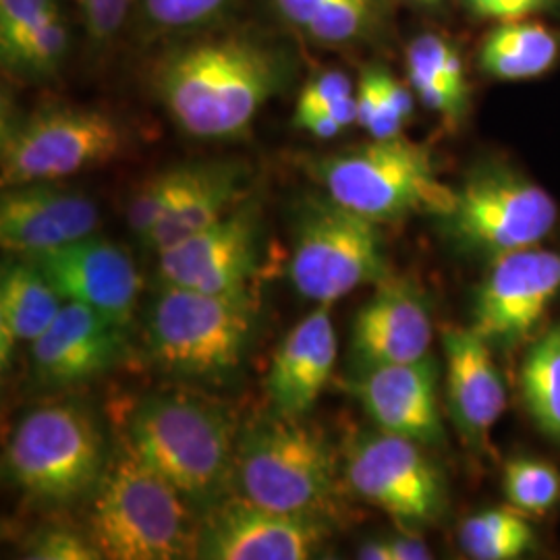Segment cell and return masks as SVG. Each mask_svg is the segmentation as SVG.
I'll list each match as a JSON object with an SVG mask.
<instances>
[{
	"instance_id": "cell-1",
	"label": "cell",
	"mask_w": 560,
	"mask_h": 560,
	"mask_svg": "<svg viewBox=\"0 0 560 560\" xmlns=\"http://www.w3.org/2000/svg\"><path fill=\"white\" fill-rule=\"evenodd\" d=\"M289 52L256 34L231 32L183 42L154 67L171 119L198 140L241 138L291 80Z\"/></svg>"
},
{
	"instance_id": "cell-2",
	"label": "cell",
	"mask_w": 560,
	"mask_h": 560,
	"mask_svg": "<svg viewBox=\"0 0 560 560\" xmlns=\"http://www.w3.org/2000/svg\"><path fill=\"white\" fill-rule=\"evenodd\" d=\"M196 506L122 442L90 509V538L110 560L196 559Z\"/></svg>"
},
{
	"instance_id": "cell-3",
	"label": "cell",
	"mask_w": 560,
	"mask_h": 560,
	"mask_svg": "<svg viewBox=\"0 0 560 560\" xmlns=\"http://www.w3.org/2000/svg\"><path fill=\"white\" fill-rule=\"evenodd\" d=\"M125 441L145 465L196 506L210 511L235 481L231 423L217 407L187 395L141 400Z\"/></svg>"
},
{
	"instance_id": "cell-4",
	"label": "cell",
	"mask_w": 560,
	"mask_h": 560,
	"mask_svg": "<svg viewBox=\"0 0 560 560\" xmlns=\"http://www.w3.org/2000/svg\"><path fill=\"white\" fill-rule=\"evenodd\" d=\"M241 497L279 513L330 521L337 513V460L318 432L279 413L243 432L235 446Z\"/></svg>"
},
{
	"instance_id": "cell-5",
	"label": "cell",
	"mask_w": 560,
	"mask_h": 560,
	"mask_svg": "<svg viewBox=\"0 0 560 560\" xmlns=\"http://www.w3.org/2000/svg\"><path fill=\"white\" fill-rule=\"evenodd\" d=\"M314 175L330 200L378 224L416 212L444 217L455 200L439 180L430 150L400 136L320 159Z\"/></svg>"
},
{
	"instance_id": "cell-6",
	"label": "cell",
	"mask_w": 560,
	"mask_h": 560,
	"mask_svg": "<svg viewBox=\"0 0 560 560\" xmlns=\"http://www.w3.org/2000/svg\"><path fill=\"white\" fill-rule=\"evenodd\" d=\"M127 131L110 113L73 104H44L2 115L0 183H59L119 159Z\"/></svg>"
},
{
	"instance_id": "cell-7",
	"label": "cell",
	"mask_w": 560,
	"mask_h": 560,
	"mask_svg": "<svg viewBox=\"0 0 560 560\" xmlns=\"http://www.w3.org/2000/svg\"><path fill=\"white\" fill-rule=\"evenodd\" d=\"M247 295H210L164 284L148 314V349L164 372L222 378L240 368L252 337Z\"/></svg>"
},
{
	"instance_id": "cell-8",
	"label": "cell",
	"mask_w": 560,
	"mask_h": 560,
	"mask_svg": "<svg viewBox=\"0 0 560 560\" xmlns=\"http://www.w3.org/2000/svg\"><path fill=\"white\" fill-rule=\"evenodd\" d=\"M4 471L30 499L67 504L90 494L104 474V441L80 405H46L18 423Z\"/></svg>"
},
{
	"instance_id": "cell-9",
	"label": "cell",
	"mask_w": 560,
	"mask_h": 560,
	"mask_svg": "<svg viewBox=\"0 0 560 560\" xmlns=\"http://www.w3.org/2000/svg\"><path fill=\"white\" fill-rule=\"evenodd\" d=\"M289 275L301 298L320 305H332L363 284H381L388 279L381 224L330 198L305 201Z\"/></svg>"
},
{
	"instance_id": "cell-10",
	"label": "cell",
	"mask_w": 560,
	"mask_h": 560,
	"mask_svg": "<svg viewBox=\"0 0 560 560\" xmlns=\"http://www.w3.org/2000/svg\"><path fill=\"white\" fill-rule=\"evenodd\" d=\"M453 235L497 258L538 247L559 221L557 203L538 183L509 166L476 168L444 214Z\"/></svg>"
},
{
	"instance_id": "cell-11",
	"label": "cell",
	"mask_w": 560,
	"mask_h": 560,
	"mask_svg": "<svg viewBox=\"0 0 560 560\" xmlns=\"http://www.w3.org/2000/svg\"><path fill=\"white\" fill-rule=\"evenodd\" d=\"M421 448L420 442L382 430L361 434L347 451V483L407 527L434 523L446 509V486Z\"/></svg>"
},
{
	"instance_id": "cell-12",
	"label": "cell",
	"mask_w": 560,
	"mask_h": 560,
	"mask_svg": "<svg viewBox=\"0 0 560 560\" xmlns=\"http://www.w3.org/2000/svg\"><path fill=\"white\" fill-rule=\"evenodd\" d=\"M560 293V254L540 247L492 258L474 305V330L502 347L536 332Z\"/></svg>"
},
{
	"instance_id": "cell-13",
	"label": "cell",
	"mask_w": 560,
	"mask_h": 560,
	"mask_svg": "<svg viewBox=\"0 0 560 560\" xmlns=\"http://www.w3.org/2000/svg\"><path fill=\"white\" fill-rule=\"evenodd\" d=\"M326 538V521L279 513L240 497L206 511L196 559H314Z\"/></svg>"
},
{
	"instance_id": "cell-14",
	"label": "cell",
	"mask_w": 560,
	"mask_h": 560,
	"mask_svg": "<svg viewBox=\"0 0 560 560\" xmlns=\"http://www.w3.org/2000/svg\"><path fill=\"white\" fill-rule=\"evenodd\" d=\"M258 212L243 206L222 221L161 252L164 284L210 295H247L258 270Z\"/></svg>"
},
{
	"instance_id": "cell-15",
	"label": "cell",
	"mask_w": 560,
	"mask_h": 560,
	"mask_svg": "<svg viewBox=\"0 0 560 560\" xmlns=\"http://www.w3.org/2000/svg\"><path fill=\"white\" fill-rule=\"evenodd\" d=\"M34 261L65 301H75L120 328L133 320L141 277L131 256L110 241L90 235Z\"/></svg>"
},
{
	"instance_id": "cell-16",
	"label": "cell",
	"mask_w": 560,
	"mask_h": 560,
	"mask_svg": "<svg viewBox=\"0 0 560 560\" xmlns=\"http://www.w3.org/2000/svg\"><path fill=\"white\" fill-rule=\"evenodd\" d=\"M96 201L57 183L4 187L0 200L2 249L34 258L96 233Z\"/></svg>"
},
{
	"instance_id": "cell-17",
	"label": "cell",
	"mask_w": 560,
	"mask_h": 560,
	"mask_svg": "<svg viewBox=\"0 0 560 560\" xmlns=\"http://www.w3.org/2000/svg\"><path fill=\"white\" fill-rule=\"evenodd\" d=\"M122 330L98 312L65 301L57 318L30 345L34 378L44 386H69L98 376L120 360Z\"/></svg>"
},
{
	"instance_id": "cell-18",
	"label": "cell",
	"mask_w": 560,
	"mask_h": 560,
	"mask_svg": "<svg viewBox=\"0 0 560 560\" xmlns=\"http://www.w3.org/2000/svg\"><path fill=\"white\" fill-rule=\"evenodd\" d=\"M436 382V363L423 358L368 368L353 388L378 430L434 446L444 441Z\"/></svg>"
},
{
	"instance_id": "cell-19",
	"label": "cell",
	"mask_w": 560,
	"mask_h": 560,
	"mask_svg": "<svg viewBox=\"0 0 560 560\" xmlns=\"http://www.w3.org/2000/svg\"><path fill=\"white\" fill-rule=\"evenodd\" d=\"M432 318L425 301L407 282L382 280L353 322L351 353L361 365L376 368L428 358Z\"/></svg>"
},
{
	"instance_id": "cell-20",
	"label": "cell",
	"mask_w": 560,
	"mask_h": 560,
	"mask_svg": "<svg viewBox=\"0 0 560 560\" xmlns=\"http://www.w3.org/2000/svg\"><path fill=\"white\" fill-rule=\"evenodd\" d=\"M448 411L460 436L478 448L501 420L506 393L490 342L474 328L444 330Z\"/></svg>"
},
{
	"instance_id": "cell-21",
	"label": "cell",
	"mask_w": 560,
	"mask_h": 560,
	"mask_svg": "<svg viewBox=\"0 0 560 560\" xmlns=\"http://www.w3.org/2000/svg\"><path fill=\"white\" fill-rule=\"evenodd\" d=\"M339 353L330 305H318L282 339L266 376L277 411L301 418L330 381Z\"/></svg>"
},
{
	"instance_id": "cell-22",
	"label": "cell",
	"mask_w": 560,
	"mask_h": 560,
	"mask_svg": "<svg viewBox=\"0 0 560 560\" xmlns=\"http://www.w3.org/2000/svg\"><path fill=\"white\" fill-rule=\"evenodd\" d=\"M245 175L241 162H194L191 177L179 198L143 243L161 254L222 221L240 203Z\"/></svg>"
},
{
	"instance_id": "cell-23",
	"label": "cell",
	"mask_w": 560,
	"mask_h": 560,
	"mask_svg": "<svg viewBox=\"0 0 560 560\" xmlns=\"http://www.w3.org/2000/svg\"><path fill=\"white\" fill-rule=\"evenodd\" d=\"M65 300L32 260L4 264L0 280V361L7 370L21 342H34L52 324Z\"/></svg>"
},
{
	"instance_id": "cell-24",
	"label": "cell",
	"mask_w": 560,
	"mask_h": 560,
	"mask_svg": "<svg viewBox=\"0 0 560 560\" xmlns=\"http://www.w3.org/2000/svg\"><path fill=\"white\" fill-rule=\"evenodd\" d=\"M559 57L555 32L534 21L499 23L481 44L483 73L502 81H521L546 73Z\"/></svg>"
},
{
	"instance_id": "cell-25",
	"label": "cell",
	"mask_w": 560,
	"mask_h": 560,
	"mask_svg": "<svg viewBox=\"0 0 560 560\" xmlns=\"http://www.w3.org/2000/svg\"><path fill=\"white\" fill-rule=\"evenodd\" d=\"M521 393L541 432L560 442V326L529 349L521 368Z\"/></svg>"
},
{
	"instance_id": "cell-26",
	"label": "cell",
	"mask_w": 560,
	"mask_h": 560,
	"mask_svg": "<svg viewBox=\"0 0 560 560\" xmlns=\"http://www.w3.org/2000/svg\"><path fill=\"white\" fill-rule=\"evenodd\" d=\"M517 509H488L460 525V548L469 559L515 560L532 550L536 534Z\"/></svg>"
},
{
	"instance_id": "cell-27",
	"label": "cell",
	"mask_w": 560,
	"mask_h": 560,
	"mask_svg": "<svg viewBox=\"0 0 560 560\" xmlns=\"http://www.w3.org/2000/svg\"><path fill=\"white\" fill-rule=\"evenodd\" d=\"M448 50L451 44L441 36L421 34L407 48V73L411 90L430 110L444 119L459 120L467 106V94H460L446 78Z\"/></svg>"
},
{
	"instance_id": "cell-28",
	"label": "cell",
	"mask_w": 560,
	"mask_h": 560,
	"mask_svg": "<svg viewBox=\"0 0 560 560\" xmlns=\"http://www.w3.org/2000/svg\"><path fill=\"white\" fill-rule=\"evenodd\" d=\"M69 40V23L59 4L15 48L0 55L2 67L18 80H52L67 60Z\"/></svg>"
},
{
	"instance_id": "cell-29",
	"label": "cell",
	"mask_w": 560,
	"mask_h": 560,
	"mask_svg": "<svg viewBox=\"0 0 560 560\" xmlns=\"http://www.w3.org/2000/svg\"><path fill=\"white\" fill-rule=\"evenodd\" d=\"M502 486L511 506L523 515L541 517L560 501V474L546 460H509Z\"/></svg>"
},
{
	"instance_id": "cell-30",
	"label": "cell",
	"mask_w": 560,
	"mask_h": 560,
	"mask_svg": "<svg viewBox=\"0 0 560 560\" xmlns=\"http://www.w3.org/2000/svg\"><path fill=\"white\" fill-rule=\"evenodd\" d=\"M378 9L381 0H326L301 32L324 46L351 44L374 27Z\"/></svg>"
},
{
	"instance_id": "cell-31",
	"label": "cell",
	"mask_w": 560,
	"mask_h": 560,
	"mask_svg": "<svg viewBox=\"0 0 560 560\" xmlns=\"http://www.w3.org/2000/svg\"><path fill=\"white\" fill-rule=\"evenodd\" d=\"M191 171H194V164L166 168L148 177L133 191V196L127 203V222H129V229L141 241L145 240L168 214V210L173 208L183 187L191 177Z\"/></svg>"
},
{
	"instance_id": "cell-32",
	"label": "cell",
	"mask_w": 560,
	"mask_h": 560,
	"mask_svg": "<svg viewBox=\"0 0 560 560\" xmlns=\"http://www.w3.org/2000/svg\"><path fill=\"white\" fill-rule=\"evenodd\" d=\"M358 122L374 138V140H388L397 138L402 131L405 120L400 119L386 101V94L382 90L378 67H370L363 71L358 83Z\"/></svg>"
},
{
	"instance_id": "cell-33",
	"label": "cell",
	"mask_w": 560,
	"mask_h": 560,
	"mask_svg": "<svg viewBox=\"0 0 560 560\" xmlns=\"http://www.w3.org/2000/svg\"><path fill=\"white\" fill-rule=\"evenodd\" d=\"M233 0H141L145 20L159 30H194L217 20Z\"/></svg>"
},
{
	"instance_id": "cell-34",
	"label": "cell",
	"mask_w": 560,
	"mask_h": 560,
	"mask_svg": "<svg viewBox=\"0 0 560 560\" xmlns=\"http://www.w3.org/2000/svg\"><path fill=\"white\" fill-rule=\"evenodd\" d=\"M59 0H0V55L15 48Z\"/></svg>"
},
{
	"instance_id": "cell-35",
	"label": "cell",
	"mask_w": 560,
	"mask_h": 560,
	"mask_svg": "<svg viewBox=\"0 0 560 560\" xmlns=\"http://www.w3.org/2000/svg\"><path fill=\"white\" fill-rule=\"evenodd\" d=\"M27 559L32 560H101V550L92 538H83L80 534L52 527L38 534L32 546L27 548Z\"/></svg>"
},
{
	"instance_id": "cell-36",
	"label": "cell",
	"mask_w": 560,
	"mask_h": 560,
	"mask_svg": "<svg viewBox=\"0 0 560 560\" xmlns=\"http://www.w3.org/2000/svg\"><path fill=\"white\" fill-rule=\"evenodd\" d=\"M141 0H90L81 11L90 38L98 44L113 40Z\"/></svg>"
},
{
	"instance_id": "cell-37",
	"label": "cell",
	"mask_w": 560,
	"mask_h": 560,
	"mask_svg": "<svg viewBox=\"0 0 560 560\" xmlns=\"http://www.w3.org/2000/svg\"><path fill=\"white\" fill-rule=\"evenodd\" d=\"M351 96H355L353 83L342 71H324L301 90L295 113L326 110Z\"/></svg>"
},
{
	"instance_id": "cell-38",
	"label": "cell",
	"mask_w": 560,
	"mask_h": 560,
	"mask_svg": "<svg viewBox=\"0 0 560 560\" xmlns=\"http://www.w3.org/2000/svg\"><path fill=\"white\" fill-rule=\"evenodd\" d=\"M469 13L478 20L520 21L557 7V0H465Z\"/></svg>"
},
{
	"instance_id": "cell-39",
	"label": "cell",
	"mask_w": 560,
	"mask_h": 560,
	"mask_svg": "<svg viewBox=\"0 0 560 560\" xmlns=\"http://www.w3.org/2000/svg\"><path fill=\"white\" fill-rule=\"evenodd\" d=\"M363 560H423L432 559L425 544L418 540L368 541L360 548Z\"/></svg>"
},
{
	"instance_id": "cell-40",
	"label": "cell",
	"mask_w": 560,
	"mask_h": 560,
	"mask_svg": "<svg viewBox=\"0 0 560 560\" xmlns=\"http://www.w3.org/2000/svg\"><path fill=\"white\" fill-rule=\"evenodd\" d=\"M378 78H381V85L384 94H386V101L390 102V106L395 108V113L399 115L400 119L407 122V120L411 119L413 108H416L413 94L397 78H393L382 67H378Z\"/></svg>"
},
{
	"instance_id": "cell-41",
	"label": "cell",
	"mask_w": 560,
	"mask_h": 560,
	"mask_svg": "<svg viewBox=\"0 0 560 560\" xmlns=\"http://www.w3.org/2000/svg\"><path fill=\"white\" fill-rule=\"evenodd\" d=\"M295 127H300L303 131L312 133L318 140H332L337 138L340 131L345 129L340 122L332 119L330 115L322 113V110H310V113H295L293 115Z\"/></svg>"
},
{
	"instance_id": "cell-42",
	"label": "cell",
	"mask_w": 560,
	"mask_h": 560,
	"mask_svg": "<svg viewBox=\"0 0 560 560\" xmlns=\"http://www.w3.org/2000/svg\"><path fill=\"white\" fill-rule=\"evenodd\" d=\"M326 0H275L280 18L293 27L303 30V25L312 20Z\"/></svg>"
},
{
	"instance_id": "cell-43",
	"label": "cell",
	"mask_w": 560,
	"mask_h": 560,
	"mask_svg": "<svg viewBox=\"0 0 560 560\" xmlns=\"http://www.w3.org/2000/svg\"><path fill=\"white\" fill-rule=\"evenodd\" d=\"M75 2H78V7H80L81 11H83V9L88 7V2H90V0H75Z\"/></svg>"
}]
</instances>
